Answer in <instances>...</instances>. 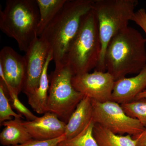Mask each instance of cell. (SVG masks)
<instances>
[{
	"label": "cell",
	"mask_w": 146,
	"mask_h": 146,
	"mask_svg": "<svg viewBox=\"0 0 146 146\" xmlns=\"http://www.w3.org/2000/svg\"><path fill=\"white\" fill-rule=\"evenodd\" d=\"M25 75L24 56L11 47H4L0 52V83L18 96L23 91Z\"/></svg>",
	"instance_id": "9"
},
{
	"label": "cell",
	"mask_w": 146,
	"mask_h": 146,
	"mask_svg": "<svg viewBox=\"0 0 146 146\" xmlns=\"http://www.w3.org/2000/svg\"><path fill=\"white\" fill-rule=\"evenodd\" d=\"M131 21L141 28L146 35V11L141 8L134 12Z\"/></svg>",
	"instance_id": "23"
},
{
	"label": "cell",
	"mask_w": 146,
	"mask_h": 146,
	"mask_svg": "<svg viewBox=\"0 0 146 146\" xmlns=\"http://www.w3.org/2000/svg\"><path fill=\"white\" fill-rule=\"evenodd\" d=\"M146 99V89L136 97L135 100Z\"/></svg>",
	"instance_id": "25"
},
{
	"label": "cell",
	"mask_w": 146,
	"mask_h": 146,
	"mask_svg": "<svg viewBox=\"0 0 146 146\" xmlns=\"http://www.w3.org/2000/svg\"><path fill=\"white\" fill-rule=\"evenodd\" d=\"M115 80L108 72L95 70L73 76L72 84L76 91L84 96L99 102L112 100Z\"/></svg>",
	"instance_id": "8"
},
{
	"label": "cell",
	"mask_w": 146,
	"mask_h": 146,
	"mask_svg": "<svg viewBox=\"0 0 146 146\" xmlns=\"http://www.w3.org/2000/svg\"><path fill=\"white\" fill-rule=\"evenodd\" d=\"M67 1L36 0L39 13L38 37L41 36L45 29L57 15Z\"/></svg>",
	"instance_id": "17"
},
{
	"label": "cell",
	"mask_w": 146,
	"mask_h": 146,
	"mask_svg": "<svg viewBox=\"0 0 146 146\" xmlns=\"http://www.w3.org/2000/svg\"><path fill=\"white\" fill-rule=\"evenodd\" d=\"M136 0H94L92 11L98 21L102 45L101 54L96 70L106 72L105 53L111 39L128 26L138 5Z\"/></svg>",
	"instance_id": "5"
},
{
	"label": "cell",
	"mask_w": 146,
	"mask_h": 146,
	"mask_svg": "<svg viewBox=\"0 0 146 146\" xmlns=\"http://www.w3.org/2000/svg\"><path fill=\"white\" fill-rule=\"evenodd\" d=\"M52 60V53L50 52L45 63L39 86L34 92L27 96L29 105L38 114H44L48 112L47 104L50 86L48 71L50 62Z\"/></svg>",
	"instance_id": "14"
},
{
	"label": "cell",
	"mask_w": 146,
	"mask_h": 146,
	"mask_svg": "<svg viewBox=\"0 0 146 146\" xmlns=\"http://www.w3.org/2000/svg\"><path fill=\"white\" fill-rule=\"evenodd\" d=\"M23 123L32 139L39 141H49L63 136L66 125V123L49 112L35 120L23 121Z\"/></svg>",
	"instance_id": "11"
},
{
	"label": "cell",
	"mask_w": 146,
	"mask_h": 146,
	"mask_svg": "<svg viewBox=\"0 0 146 146\" xmlns=\"http://www.w3.org/2000/svg\"><path fill=\"white\" fill-rule=\"evenodd\" d=\"M74 76L66 65L55 68L51 74L47 110L67 123L71 115L84 96L72 84Z\"/></svg>",
	"instance_id": "6"
},
{
	"label": "cell",
	"mask_w": 146,
	"mask_h": 146,
	"mask_svg": "<svg viewBox=\"0 0 146 146\" xmlns=\"http://www.w3.org/2000/svg\"><path fill=\"white\" fill-rule=\"evenodd\" d=\"M91 101L94 122L113 133L133 136L142 133L146 128L138 120L127 115L118 103L112 100L103 103Z\"/></svg>",
	"instance_id": "7"
},
{
	"label": "cell",
	"mask_w": 146,
	"mask_h": 146,
	"mask_svg": "<svg viewBox=\"0 0 146 146\" xmlns=\"http://www.w3.org/2000/svg\"><path fill=\"white\" fill-rule=\"evenodd\" d=\"M7 94L9 96V100L11 103L12 107L18 112V114L21 116H24L27 121H31L35 120L37 117L34 115L20 100L18 96L16 95L11 89L7 90Z\"/></svg>",
	"instance_id": "21"
},
{
	"label": "cell",
	"mask_w": 146,
	"mask_h": 146,
	"mask_svg": "<svg viewBox=\"0 0 146 146\" xmlns=\"http://www.w3.org/2000/svg\"><path fill=\"white\" fill-rule=\"evenodd\" d=\"M121 106L127 115L138 120L146 128V99L133 100Z\"/></svg>",
	"instance_id": "19"
},
{
	"label": "cell",
	"mask_w": 146,
	"mask_h": 146,
	"mask_svg": "<svg viewBox=\"0 0 146 146\" xmlns=\"http://www.w3.org/2000/svg\"><path fill=\"white\" fill-rule=\"evenodd\" d=\"M94 135L99 146H136L132 136L116 134L98 124H95Z\"/></svg>",
	"instance_id": "16"
},
{
	"label": "cell",
	"mask_w": 146,
	"mask_h": 146,
	"mask_svg": "<svg viewBox=\"0 0 146 146\" xmlns=\"http://www.w3.org/2000/svg\"><path fill=\"white\" fill-rule=\"evenodd\" d=\"M65 139L66 137L64 134L59 138L49 141H39L32 139L25 143L11 146H57L60 142Z\"/></svg>",
	"instance_id": "22"
},
{
	"label": "cell",
	"mask_w": 146,
	"mask_h": 146,
	"mask_svg": "<svg viewBox=\"0 0 146 146\" xmlns=\"http://www.w3.org/2000/svg\"><path fill=\"white\" fill-rule=\"evenodd\" d=\"M95 124L92 118L80 133L72 138L61 141L57 146H99L94 135Z\"/></svg>",
	"instance_id": "18"
},
{
	"label": "cell",
	"mask_w": 146,
	"mask_h": 146,
	"mask_svg": "<svg viewBox=\"0 0 146 146\" xmlns=\"http://www.w3.org/2000/svg\"><path fill=\"white\" fill-rule=\"evenodd\" d=\"M94 2L67 0L39 36L51 52L55 68L64 65L68 47L77 33L84 17L92 10Z\"/></svg>",
	"instance_id": "2"
},
{
	"label": "cell",
	"mask_w": 146,
	"mask_h": 146,
	"mask_svg": "<svg viewBox=\"0 0 146 146\" xmlns=\"http://www.w3.org/2000/svg\"><path fill=\"white\" fill-rule=\"evenodd\" d=\"M22 119L15 118L1 124V125L4 126L0 133V143L2 145H17L32 139L23 125Z\"/></svg>",
	"instance_id": "15"
},
{
	"label": "cell",
	"mask_w": 146,
	"mask_h": 146,
	"mask_svg": "<svg viewBox=\"0 0 146 146\" xmlns=\"http://www.w3.org/2000/svg\"><path fill=\"white\" fill-rule=\"evenodd\" d=\"M48 47L39 37L29 47L25 55L26 75L23 92L26 96L31 94L39 86L40 79L48 55Z\"/></svg>",
	"instance_id": "10"
},
{
	"label": "cell",
	"mask_w": 146,
	"mask_h": 146,
	"mask_svg": "<svg viewBox=\"0 0 146 146\" xmlns=\"http://www.w3.org/2000/svg\"><path fill=\"white\" fill-rule=\"evenodd\" d=\"M146 39L128 26L111 39L105 53L106 70L115 81L138 74L146 65Z\"/></svg>",
	"instance_id": "1"
},
{
	"label": "cell",
	"mask_w": 146,
	"mask_h": 146,
	"mask_svg": "<svg viewBox=\"0 0 146 146\" xmlns=\"http://www.w3.org/2000/svg\"><path fill=\"white\" fill-rule=\"evenodd\" d=\"M132 137L136 140V146H146V128L142 133Z\"/></svg>",
	"instance_id": "24"
},
{
	"label": "cell",
	"mask_w": 146,
	"mask_h": 146,
	"mask_svg": "<svg viewBox=\"0 0 146 146\" xmlns=\"http://www.w3.org/2000/svg\"><path fill=\"white\" fill-rule=\"evenodd\" d=\"M101 51L98 21L92 9L84 17L68 47L64 65L68 66L74 76L89 73L98 66Z\"/></svg>",
	"instance_id": "4"
},
{
	"label": "cell",
	"mask_w": 146,
	"mask_h": 146,
	"mask_svg": "<svg viewBox=\"0 0 146 146\" xmlns=\"http://www.w3.org/2000/svg\"><path fill=\"white\" fill-rule=\"evenodd\" d=\"M39 21L36 0H7L0 12V29L16 40L21 51L26 52L38 38Z\"/></svg>",
	"instance_id": "3"
},
{
	"label": "cell",
	"mask_w": 146,
	"mask_h": 146,
	"mask_svg": "<svg viewBox=\"0 0 146 146\" xmlns=\"http://www.w3.org/2000/svg\"><path fill=\"white\" fill-rule=\"evenodd\" d=\"M146 89V65L137 75L115 81L112 101L120 104L133 100Z\"/></svg>",
	"instance_id": "12"
},
{
	"label": "cell",
	"mask_w": 146,
	"mask_h": 146,
	"mask_svg": "<svg viewBox=\"0 0 146 146\" xmlns=\"http://www.w3.org/2000/svg\"><path fill=\"white\" fill-rule=\"evenodd\" d=\"M6 89L0 83V123L12 119V117L23 118L13 110L7 97Z\"/></svg>",
	"instance_id": "20"
},
{
	"label": "cell",
	"mask_w": 146,
	"mask_h": 146,
	"mask_svg": "<svg viewBox=\"0 0 146 146\" xmlns=\"http://www.w3.org/2000/svg\"><path fill=\"white\" fill-rule=\"evenodd\" d=\"M93 118V106L89 98L84 96L66 123L65 135L70 139L84 129Z\"/></svg>",
	"instance_id": "13"
}]
</instances>
